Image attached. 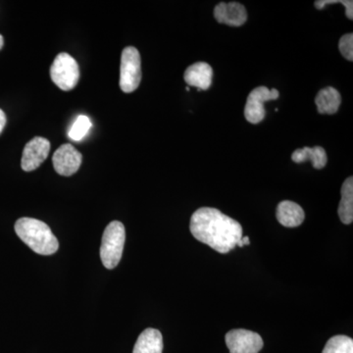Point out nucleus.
I'll return each mask as SVG.
<instances>
[{
  "instance_id": "1",
  "label": "nucleus",
  "mask_w": 353,
  "mask_h": 353,
  "mask_svg": "<svg viewBox=\"0 0 353 353\" xmlns=\"http://www.w3.org/2000/svg\"><path fill=\"white\" fill-rule=\"evenodd\" d=\"M190 229L197 241L223 254L233 250L243 238L240 223L216 208L197 209L190 218Z\"/></svg>"
},
{
  "instance_id": "2",
  "label": "nucleus",
  "mask_w": 353,
  "mask_h": 353,
  "mask_svg": "<svg viewBox=\"0 0 353 353\" xmlns=\"http://www.w3.org/2000/svg\"><path fill=\"white\" fill-rule=\"evenodd\" d=\"M15 232L23 243L38 254H54L59 248L57 236L43 221L21 218L16 222Z\"/></svg>"
},
{
  "instance_id": "3",
  "label": "nucleus",
  "mask_w": 353,
  "mask_h": 353,
  "mask_svg": "<svg viewBox=\"0 0 353 353\" xmlns=\"http://www.w3.org/2000/svg\"><path fill=\"white\" fill-rule=\"evenodd\" d=\"M126 231L119 221H113L104 230L102 236L101 259L104 267L114 269L119 264L124 250Z\"/></svg>"
},
{
  "instance_id": "4",
  "label": "nucleus",
  "mask_w": 353,
  "mask_h": 353,
  "mask_svg": "<svg viewBox=\"0 0 353 353\" xmlns=\"http://www.w3.org/2000/svg\"><path fill=\"white\" fill-rule=\"evenodd\" d=\"M50 78L60 90L69 92L80 80L79 64L68 53H60L51 65Z\"/></svg>"
},
{
  "instance_id": "5",
  "label": "nucleus",
  "mask_w": 353,
  "mask_h": 353,
  "mask_svg": "<svg viewBox=\"0 0 353 353\" xmlns=\"http://www.w3.org/2000/svg\"><path fill=\"white\" fill-rule=\"evenodd\" d=\"M141 81V60L139 50L128 46L121 55L120 88L125 94L134 92Z\"/></svg>"
},
{
  "instance_id": "6",
  "label": "nucleus",
  "mask_w": 353,
  "mask_h": 353,
  "mask_svg": "<svg viewBox=\"0 0 353 353\" xmlns=\"http://www.w3.org/2000/svg\"><path fill=\"white\" fill-rule=\"evenodd\" d=\"M279 92L276 88L269 90L266 87L254 88L248 97L245 108V117L252 124H259L265 118L264 103L266 101L279 99Z\"/></svg>"
},
{
  "instance_id": "7",
  "label": "nucleus",
  "mask_w": 353,
  "mask_h": 353,
  "mask_svg": "<svg viewBox=\"0 0 353 353\" xmlns=\"http://www.w3.org/2000/svg\"><path fill=\"white\" fill-rule=\"evenodd\" d=\"M225 340L231 353H259L263 347L260 334L248 330H232Z\"/></svg>"
},
{
  "instance_id": "8",
  "label": "nucleus",
  "mask_w": 353,
  "mask_h": 353,
  "mask_svg": "<svg viewBox=\"0 0 353 353\" xmlns=\"http://www.w3.org/2000/svg\"><path fill=\"white\" fill-rule=\"evenodd\" d=\"M50 152V143L48 139L36 137L25 145L23 150L21 166L26 172H32L38 169Z\"/></svg>"
},
{
  "instance_id": "9",
  "label": "nucleus",
  "mask_w": 353,
  "mask_h": 353,
  "mask_svg": "<svg viewBox=\"0 0 353 353\" xmlns=\"http://www.w3.org/2000/svg\"><path fill=\"white\" fill-rule=\"evenodd\" d=\"M82 154L70 143L60 146L52 157L55 171L65 176L74 175L82 165Z\"/></svg>"
},
{
  "instance_id": "10",
  "label": "nucleus",
  "mask_w": 353,
  "mask_h": 353,
  "mask_svg": "<svg viewBox=\"0 0 353 353\" xmlns=\"http://www.w3.org/2000/svg\"><path fill=\"white\" fill-rule=\"evenodd\" d=\"M214 17L220 24L240 27L248 20L245 7L239 2H221L215 7Z\"/></svg>"
},
{
  "instance_id": "11",
  "label": "nucleus",
  "mask_w": 353,
  "mask_h": 353,
  "mask_svg": "<svg viewBox=\"0 0 353 353\" xmlns=\"http://www.w3.org/2000/svg\"><path fill=\"white\" fill-rule=\"evenodd\" d=\"M213 78V70L210 65L205 62H197L190 65L185 70V83L190 87H196L199 90H206L211 87Z\"/></svg>"
},
{
  "instance_id": "12",
  "label": "nucleus",
  "mask_w": 353,
  "mask_h": 353,
  "mask_svg": "<svg viewBox=\"0 0 353 353\" xmlns=\"http://www.w3.org/2000/svg\"><path fill=\"white\" fill-rule=\"evenodd\" d=\"M305 214L301 205L290 201L279 203L277 220L281 225L287 228H294L303 224Z\"/></svg>"
},
{
  "instance_id": "13",
  "label": "nucleus",
  "mask_w": 353,
  "mask_h": 353,
  "mask_svg": "<svg viewBox=\"0 0 353 353\" xmlns=\"http://www.w3.org/2000/svg\"><path fill=\"white\" fill-rule=\"evenodd\" d=\"M163 338L157 329H146L139 334L132 353H162Z\"/></svg>"
},
{
  "instance_id": "14",
  "label": "nucleus",
  "mask_w": 353,
  "mask_h": 353,
  "mask_svg": "<svg viewBox=\"0 0 353 353\" xmlns=\"http://www.w3.org/2000/svg\"><path fill=\"white\" fill-rule=\"evenodd\" d=\"M318 112L320 114H333L338 112L341 103L340 92L336 88L327 87L318 92L315 99Z\"/></svg>"
},
{
  "instance_id": "15",
  "label": "nucleus",
  "mask_w": 353,
  "mask_h": 353,
  "mask_svg": "<svg viewBox=\"0 0 353 353\" xmlns=\"http://www.w3.org/2000/svg\"><path fill=\"white\" fill-rule=\"evenodd\" d=\"M292 159L296 163H303L309 160L315 169L324 168L328 162L326 150L321 146H315V148L305 146V148L294 150L292 155Z\"/></svg>"
},
{
  "instance_id": "16",
  "label": "nucleus",
  "mask_w": 353,
  "mask_h": 353,
  "mask_svg": "<svg viewBox=\"0 0 353 353\" xmlns=\"http://www.w3.org/2000/svg\"><path fill=\"white\" fill-rule=\"evenodd\" d=\"M341 199L339 205V217L343 224H352L353 221V178L350 176L341 190Z\"/></svg>"
},
{
  "instance_id": "17",
  "label": "nucleus",
  "mask_w": 353,
  "mask_h": 353,
  "mask_svg": "<svg viewBox=\"0 0 353 353\" xmlns=\"http://www.w3.org/2000/svg\"><path fill=\"white\" fill-rule=\"evenodd\" d=\"M322 353H353V341L347 336H334L330 339Z\"/></svg>"
},
{
  "instance_id": "18",
  "label": "nucleus",
  "mask_w": 353,
  "mask_h": 353,
  "mask_svg": "<svg viewBox=\"0 0 353 353\" xmlns=\"http://www.w3.org/2000/svg\"><path fill=\"white\" fill-rule=\"evenodd\" d=\"M90 128H92V122L90 118L88 116L80 115L70 129L69 138L76 141H81L87 136Z\"/></svg>"
},
{
  "instance_id": "19",
  "label": "nucleus",
  "mask_w": 353,
  "mask_h": 353,
  "mask_svg": "<svg viewBox=\"0 0 353 353\" xmlns=\"http://www.w3.org/2000/svg\"><path fill=\"white\" fill-rule=\"evenodd\" d=\"M339 48L343 57L347 59L348 61L353 60V34H345L341 37L340 43H339Z\"/></svg>"
},
{
  "instance_id": "20",
  "label": "nucleus",
  "mask_w": 353,
  "mask_h": 353,
  "mask_svg": "<svg viewBox=\"0 0 353 353\" xmlns=\"http://www.w3.org/2000/svg\"><path fill=\"white\" fill-rule=\"evenodd\" d=\"M6 125V113L0 109V134L3 132L4 127Z\"/></svg>"
},
{
  "instance_id": "21",
  "label": "nucleus",
  "mask_w": 353,
  "mask_h": 353,
  "mask_svg": "<svg viewBox=\"0 0 353 353\" xmlns=\"http://www.w3.org/2000/svg\"><path fill=\"white\" fill-rule=\"evenodd\" d=\"M241 243H243V245H248L250 243V238L248 236H245V238H241Z\"/></svg>"
},
{
  "instance_id": "22",
  "label": "nucleus",
  "mask_w": 353,
  "mask_h": 353,
  "mask_svg": "<svg viewBox=\"0 0 353 353\" xmlns=\"http://www.w3.org/2000/svg\"><path fill=\"white\" fill-rule=\"evenodd\" d=\"M3 44H4L3 37H2L1 34H0V50H1L2 48H3Z\"/></svg>"
}]
</instances>
